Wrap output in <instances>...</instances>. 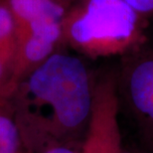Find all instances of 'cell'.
Here are the masks:
<instances>
[{
    "label": "cell",
    "instance_id": "obj_4",
    "mask_svg": "<svg viewBox=\"0 0 153 153\" xmlns=\"http://www.w3.org/2000/svg\"><path fill=\"white\" fill-rule=\"evenodd\" d=\"M119 103L114 73L94 84V108L85 153H130L122 141Z\"/></svg>",
    "mask_w": 153,
    "mask_h": 153
},
{
    "label": "cell",
    "instance_id": "obj_9",
    "mask_svg": "<svg viewBox=\"0 0 153 153\" xmlns=\"http://www.w3.org/2000/svg\"><path fill=\"white\" fill-rule=\"evenodd\" d=\"M44 153H76L72 149L64 147V146H55V147L49 148Z\"/></svg>",
    "mask_w": 153,
    "mask_h": 153
},
{
    "label": "cell",
    "instance_id": "obj_6",
    "mask_svg": "<svg viewBox=\"0 0 153 153\" xmlns=\"http://www.w3.org/2000/svg\"><path fill=\"white\" fill-rule=\"evenodd\" d=\"M16 147V127L8 118L0 116V153H14Z\"/></svg>",
    "mask_w": 153,
    "mask_h": 153
},
{
    "label": "cell",
    "instance_id": "obj_5",
    "mask_svg": "<svg viewBox=\"0 0 153 153\" xmlns=\"http://www.w3.org/2000/svg\"><path fill=\"white\" fill-rule=\"evenodd\" d=\"M13 11L22 20L30 23L40 18L63 20L65 9L55 0H11Z\"/></svg>",
    "mask_w": 153,
    "mask_h": 153
},
{
    "label": "cell",
    "instance_id": "obj_1",
    "mask_svg": "<svg viewBox=\"0 0 153 153\" xmlns=\"http://www.w3.org/2000/svg\"><path fill=\"white\" fill-rule=\"evenodd\" d=\"M94 84L82 60L54 54L32 73L28 88L36 102L50 111L51 124L66 132L90 125Z\"/></svg>",
    "mask_w": 153,
    "mask_h": 153
},
{
    "label": "cell",
    "instance_id": "obj_8",
    "mask_svg": "<svg viewBox=\"0 0 153 153\" xmlns=\"http://www.w3.org/2000/svg\"><path fill=\"white\" fill-rule=\"evenodd\" d=\"M12 27H13V20L11 13L7 8L0 6V39L10 34Z\"/></svg>",
    "mask_w": 153,
    "mask_h": 153
},
{
    "label": "cell",
    "instance_id": "obj_2",
    "mask_svg": "<svg viewBox=\"0 0 153 153\" xmlns=\"http://www.w3.org/2000/svg\"><path fill=\"white\" fill-rule=\"evenodd\" d=\"M147 24L124 0H85L65 29L73 44L88 56L122 58L148 40Z\"/></svg>",
    "mask_w": 153,
    "mask_h": 153
},
{
    "label": "cell",
    "instance_id": "obj_10",
    "mask_svg": "<svg viewBox=\"0 0 153 153\" xmlns=\"http://www.w3.org/2000/svg\"><path fill=\"white\" fill-rule=\"evenodd\" d=\"M0 74H1V66H0Z\"/></svg>",
    "mask_w": 153,
    "mask_h": 153
},
{
    "label": "cell",
    "instance_id": "obj_7",
    "mask_svg": "<svg viewBox=\"0 0 153 153\" xmlns=\"http://www.w3.org/2000/svg\"><path fill=\"white\" fill-rule=\"evenodd\" d=\"M148 22L153 20V0H124Z\"/></svg>",
    "mask_w": 153,
    "mask_h": 153
},
{
    "label": "cell",
    "instance_id": "obj_3",
    "mask_svg": "<svg viewBox=\"0 0 153 153\" xmlns=\"http://www.w3.org/2000/svg\"><path fill=\"white\" fill-rule=\"evenodd\" d=\"M114 74L120 114L135 132L140 153H153V42L122 57Z\"/></svg>",
    "mask_w": 153,
    "mask_h": 153
}]
</instances>
